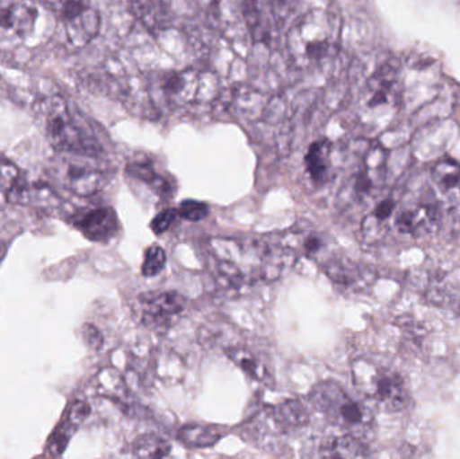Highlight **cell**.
Segmentation results:
<instances>
[{"mask_svg":"<svg viewBox=\"0 0 460 459\" xmlns=\"http://www.w3.org/2000/svg\"><path fill=\"white\" fill-rule=\"evenodd\" d=\"M340 19L335 13L313 10L300 15L287 34L289 58L302 69L319 66L340 50Z\"/></svg>","mask_w":460,"mask_h":459,"instance_id":"6da1fadb","label":"cell"},{"mask_svg":"<svg viewBox=\"0 0 460 459\" xmlns=\"http://www.w3.org/2000/svg\"><path fill=\"white\" fill-rule=\"evenodd\" d=\"M353 380L356 387L367 398L375 401L388 412H400L411 403L410 390L404 377L388 366H376L369 361L353 364Z\"/></svg>","mask_w":460,"mask_h":459,"instance_id":"7a4b0ae2","label":"cell"},{"mask_svg":"<svg viewBox=\"0 0 460 459\" xmlns=\"http://www.w3.org/2000/svg\"><path fill=\"white\" fill-rule=\"evenodd\" d=\"M310 402L332 423L350 430L351 434H362L373 425V415L369 410L357 403L340 384L323 382L311 390Z\"/></svg>","mask_w":460,"mask_h":459,"instance_id":"3957f363","label":"cell"},{"mask_svg":"<svg viewBox=\"0 0 460 459\" xmlns=\"http://www.w3.org/2000/svg\"><path fill=\"white\" fill-rule=\"evenodd\" d=\"M45 129L49 142L58 153L85 156L97 154L96 143L77 126L62 97H51L46 102Z\"/></svg>","mask_w":460,"mask_h":459,"instance_id":"277c9868","label":"cell"},{"mask_svg":"<svg viewBox=\"0 0 460 459\" xmlns=\"http://www.w3.org/2000/svg\"><path fill=\"white\" fill-rule=\"evenodd\" d=\"M45 3L58 19L65 40L73 48H84L99 34L102 19L92 0H45Z\"/></svg>","mask_w":460,"mask_h":459,"instance_id":"5b68a950","label":"cell"},{"mask_svg":"<svg viewBox=\"0 0 460 459\" xmlns=\"http://www.w3.org/2000/svg\"><path fill=\"white\" fill-rule=\"evenodd\" d=\"M208 81L209 75L199 70H172L155 75L150 88L159 104L166 105L167 108H181L199 102L202 86Z\"/></svg>","mask_w":460,"mask_h":459,"instance_id":"8992f818","label":"cell"},{"mask_svg":"<svg viewBox=\"0 0 460 459\" xmlns=\"http://www.w3.org/2000/svg\"><path fill=\"white\" fill-rule=\"evenodd\" d=\"M442 221V210L434 193H424L412 205L402 207L394 218V225L402 236L421 239L437 231Z\"/></svg>","mask_w":460,"mask_h":459,"instance_id":"52a82bcc","label":"cell"},{"mask_svg":"<svg viewBox=\"0 0 460 459\" xmlns=\"http://www.w3.org/2000/svg\"><path fill=\"white\" fill-rule=\"evenodd\" d=\"M38 10L30 0H0V46L11 48L34 31Z\"/></svg>","mask_w":460,"mask_h":459,"instance_id":"ba28073f","label":"cell"},{"mask_svg":"<svg viewBox=\"0 0 460 459\" xmlns=\"http://www.w3.org/2000/svg\"><path fill=\"white\" fill-rule=\"evenodd\" d=\"M139 302L143 325L154 331L172 328L186 307V299L177 291L145 294Z\"/></svg>","mask_w":460,"mask_h":459,"instance_id":"9c48e42d","label":"cell"},{"mask_svg":"<svg viewBox=\"0 0 460 459\" xmlns=\"http://www.w3.org/2000/svg\"><path fill=\"white\" fill-rule=\"evenodd\" d=\"M85 155L70 156L61 162V178L72 193L80 197L96 194L104 186L105 175L93 164L84 161Z\"/></svg>","mask_w":460,"mask_h":459,"instance_id":"30bf717a","label":"cell"},{"mask_svg":"<svg viewBox=\"0 0 460 459\" xmlns=\"http://www.w3.org/2000/svg\"><path fill=\"white\" fill-rule=\"evenodd\" d=\"M75 226L84 236L92 242L104 243L112 239L119 231V220L115 210L111 207H99L81 213L75 220Z\"/></svg>","mask_w":460,"mask_h":459,"instance_id":"8fae6325","label":"cell"},{"mask_svg":"<svg viewBox=\"0 0 460 459\" xmlns=\"http://www.w3.org/2000/svg\"><path fill=\"white\" fill-rule=\"evenodd\" d=\"M397 209V201L394 197L381 199L372 212L365 216L361 223L362 239L367 244H380L385 240L392 228V218Z\"/></svg>","mask_w":460,"mask_h":459,"instance_id":"7c38bea8","label":"cell"},{"mask_svg":"<svg viewBox=\"0 0 460 459\" xmlns=\"http://www.w3.org/2000/svg\"><path fill=\"white\" fill-rule=\"evenodd\" d=\"M332 143L327 139L316 140L308 147L305 156V170L316 185H323L329 181L332 172Z\"/></svg>","mask_w":460,"mask_h":459,"instance_id":"4fadbf2b","label":"cell"},{"mask_svg":"<svg viewBox=\"0 0 460 459\" xmlns=\"http://www.w3.org/2000/svg\"><path fill=\"white\" fill-rule=\"evenodd\" d=\"M326 274L335 285L346 290H359L369 282L367 272L362 271L357 264L341 259H334L326 264Z\"/></svg>","mask_w":460,"mask_h":459,"instance_id":"5bb4252c","label":"cell"},{"mask_svg":"<svg viewBox=\"0 0 460 459\" xmlns=\"http://www.w3.org/2000/svg\"><path fill=\"white\" fill-rule=\"evenodd\" d=\"M321 455L326 458L340 459L364 458L369 455V449L358 437L348 434V436L332 439L323 445L321 447Z\"/></svg>","mask_w":460,"mask_h":459,"instance_id":"9a60e30c","label":"cell"},{"mask_svg":"<svg viewBox=\"0 0 460 459\" xmlns=\"http://www.w3.org/2000/svg\"><path fill=\"white\" fill-rule=\"evenodd\" d=\"M127 172L134 180L146 183L161 199H169L172 194V182L167 178L159 175L150 163L134 162V163L128 164Z\"/></svg>","mask_w":460,"mask_h":459,"instance_id":"2e32d148","label":"cell"},{"mask_svg":"<svg viewBox=\"0 0 460 459\" xmlns=\"http://www.w3.org/2000/svg\"><path fill=\"white\" fill-rule=\"evenodd\" d=\"M178 439L185 446L205 449V447L215 446L221 439V433L212 426L186 425L178 433Z\"/></svg>","mask_w":460,"mask_h":459,"instance_id":"e0dca14e","label":"cell"},{"mask_svg":"<svg viewBox=\"0 0 460 459\" xmlns=\"http://www.w3.org/2000/svg\"><path fill=\"white\" fill-rule=\"evenodd\" d=\"M132 455L137 458H167L172 455V445L156 434H146L132 445Z\"/></svg>","mask_w":460,"mask_h":459,"instance_id":"ac0fdd59","label":"cell"},{"mask_svg":"<svg viewBox=\"0 0 460 459\" xmlns=\"http://www.w3.org/2000/svg\"><path fill=\"white\" fill-rule=\"evenodd\" d=\"M226 356L251 379L264 382L270 375L264 364L253 353L243 349V348H230L226 350Z\"/></svg>","mask_w":460,"mask_h":459,"instance_id":"d6986e66","label":"cell"},{"mask_svg":"<svg viewBox=\"0 0 460 459\" xmlns=\"http://www.w3.org/2000/svg\"><path fill=\"white\" fill-rule=\"evenodd\" d=\"M432 180L440 190L453 191L460 182V164L453 159L440 161L432 170Z\"/></svg>","mask_w":460,"mask_h":459,"instance_id":"ffe728a7","label":"cell"},{"mask_svg":"<svg viewBox=\"0 0 460 459\" xmlns=\"http://www.w3.org/2000/svg\"><path fill=\"white\" fill-rule=\"evenodd\" d=\"M276 420L284 428H302L308 422V412L299 402L289 401L276 410Z\"/></svg>","mask_w":460,"mask_h":459,"instance_id":"44dd1931","label":"cell"},{"mask_svg":"<svg viewBox=\"0 0 460 459\" xmlns=\"http://www.w3.org/2000/svg\"><path fill=\"white\" fill-rule=\"evenodd\" d=\"M167 256L164 248L159 245H151L145 253V260H143L142 274L143 277H156L164 271L166 267Z\"/></svg>","mask_w":460,"mask_h":459,"instance_id":"7402d4cb","label":"cell"},{"mask_svg":"<svg viewBox=\"0 0 460 459\" xmlns=\"http://www.w3.org/2000/svg\"><path fill=\"white\" fill-rule=\"evenodd\" d=\"M180 217L188 221H201L209 215V207L204 202L194 201V199H186L178 207Z\"/></svg>","mask_w":460,"mask_h":459,"instance_id":"603a6c76","label":"cell"},{"mask_svg":"<svg viewBox=\"0 0 460 459\" xmlns=\"http://www.w3.org/2000/svg\"><path fill=\"white\" fill-rule=\"evenodd\" d=\"M178 217H180V213H178L177 209L164 210V212L159 213V215L154 218L153 223H151V229H153L154 234L161 236V234L170 231V229L175 225Z\"/></svg>","mask_w":460,"mask_h":459,"instance_id":"cb8c5ba5","label":"cell"},{"mask_svg":"<svg viewBox=\"0 0 460 459\" xmlns=\"http://www.w3.org/2000/svg\"><path fill=\"white\" fill-rule=\"evenodd\" d=\"M300 248L307 258L316 259L324 248V242L316 234H300Z\"/></svg>","mask_w":460,"mask_h":459,"instance_id":"d4e9b609","label":"cell"},{"mask_svg":"<svg viewBox=\"0 0 460 459\" xmlns=\"http://www.w3.org/2000/svg\"><path fill=\"white\" fill-rule=\"evenodd\" d=\"M241 13L252 31L260 26L259 0H240Z\"/></svg>","mask_w":460,"mask_h":459,"instance_id":"484cf974","label":"cell"},{"mask_svg":"<svg viewBox=\"0 0 460 459\" xmlns=\"http://www.w3.org/2000/svg\"><path fill=\"white\" fill-rule=\"evenodd\" d=\"M295 0H270L272 13L279 22H284L295 10Z\"/></svg>","mask_w":460,"mask_h":459,"instance_id":"4316f807","label":"cell"},{"mask_svg":"<svg viewBox=\"0 0 460 459\" xmlns=\"http://www.w3.org/2000/svg\"><path fill=\"white\" fill-rule=\"evenodd\" d=\"M84 337H85V341L88 342L92 349L97 350L102 347V341H104V340H102V333H100L94 326H84Z\"/></svg>","mask_w":460,"mask_h":459,"instance_id":"83f0119b","label":"cell"},{"mask_svg":"<svg viewBox=\"0 0 460 459\" xmlns=\"http://www.w3.org/2000/svg\"><path fill=\"white\" fill-rule=\"evenodd\" d=\"M89 412H91V409H89V406L85 403V402H77V403L73 404V423H83L84 420L88 418Z\"/></svg>","mask_w":460,"mask_h":459,"instance_id":"f1b7e54d","label":"cell"},{"mask_svg":"<svg viewBox=\"0 0 460 459\" xmlns=\"http://www.w3.org/2000/svg\"><path fill=\"white\" fill-rule=\"evenodd\" d=\"M454 191H456V196L453 197L454 202H456V207H459L460 209V182L453 191H450V193H454Z\"/></svg>","mask_w":460,"mask_h":459,"instance_id":"f546056e","label":"cell"},{"mask_svg":"<svg viewBox=\"0 0 460 459\" xmlns=\"http://www.w3.org/2000/svg\"><path fill=\"white\" fill-rule=\"evenodd\" d=\"M456 5H458V7H460V0H456Z\"/></svg>","mask_w":460,"mask_h":459,"instance_id":"4dcf8cb0","label":"cell"}]
</instances>
